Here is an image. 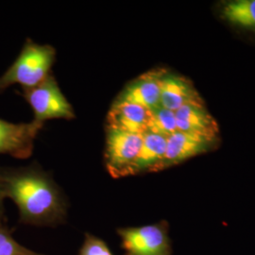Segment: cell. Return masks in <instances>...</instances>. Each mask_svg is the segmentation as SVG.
<instances>
[{"mask_svg": "<svg viewBox=\"0 0 255 255\" xmlns=\"http://www.w3.org/2000/svg\"><path fill=\"white\" fill-rule=\"evenodd\" d=\"M150 111L128 102L114 101L107 116L106 128L144 134L147 131Z\"/></svg>", "mask_w": 255, "mask_h": 255, "instance_id": "cell-8", "label": "cell"}, {"mask_svg": "<svg viewBox=\"0 0 255 255\" xmlns=\"http://www.w3.org/2000/svg\"><path fill=\"white\" fill-rule=\"evenodd\" d=\"M209 142L198 134L177 130L166 138V149L160 170L182 163L205 151Z\"/></svg>", "mask_w": 255, "mask_h": 255, "instance_id": "cell-9", "label": "cell"}, {"mask_svg": "<svg viewBox=\"0 0 255 255\" xmlns=\"http://www.w3.org/2000/svg\"><path fill=\"white\" fill-rule=\"evenodd\" d=\"M178 130L190 132L212 141L219 133L216 120L204 109L203 104H187L175 112Z\"/></svg>", "mask_w": 255, "mask_h": 255, "instance_id": "cell-11", "label": "cell"}, {"mask_svg": "<svg viewBox=\"0 0 255 255\" xmlns=\"http://www.w3.org/2000/svg\"><path fill=\"white\" fill-rule=\"evenodd\" d=\"M34 113V121L44 124L49 119H73V107L65 99L54 77L49 75L35 87L23 89Z\"/></svg>", "mask_w": 255, "mask_h": 255, "instance_id": "cell-4", "label": "cell"}, {"mask_svg": "<svg viewBox=\"0 0 255 255\" xmlns=\"http://www.w3.org/2000/svg\"><path fill=\"white\" fill-rule=\"evenodd\" d=\"M166 149V137L146 131L143 134V143L131 175L143 172L160 171Z\"/></svg>", "mask_w": 255, "mask_h": 255, "instance_id": "cell-12", "label": "cell"}, {"mask_svg": "<svg viewBox=\"0 0 255 255\" xmlns=\"http://www.w3.org/2000/svg\"><path fill=\"white\" fill-rule=\"evenodd\" d=\"M5 198L11 199L19 211V222L33 226L56 227L67 217V201L49 174L31 165L2 169Z\"/></svg>", "mask_w": 255, "mask_h": 255, "instance_id": "cell-1", "label": "cell"}, {"mask_svg": "<svg viewBox=\"0 0 255 255\" xmlns=\"http://www.w3.org/2000/svg\"><path fill=\"white\" fill-rule=\"evenodd\" d=\"M4 199L5 195L3 191V186H2V182H1V168H0V225L4 224Z\"/></svg>", "mask_w": 255, "mask_h": 255, "instance_id": "cell-17", "label": "cell"}, {"mask_svg": "<svg viewBox=\"0 0 255 255\" xmlns=\"http://www.w3.org/2000/svg\"><path fill=\"white\" fill-rule=\"evenodd\" d=\"M0 255H46L35 253L22 246L12 237V232L7 225H0Z\"/></svg>", "mask_w": 255, "mask_h": 255, "instance_id": "cell-15", "label": "cell"}, {"mask_svg": "<svg viewBox=\"0 0 255 255\" xmlns=\"http://www.w3.org/2000/svg\"><path fill=\"white\" fill-rule=\"evenodd\" d=\"M164 72L154 70L143 74L129 82L115 101L133 103L148 111L161 107V82Z\"/></svg>", "mask_w": 255, "mask_h": 255, "instance_id": "cell-7", "label": "cell"}, {"mask_svg": "<svg viewBox=\"0 0 255 255\" xmlns=\"http://www.w3.org/2000/svg\"><path fill=\"white\" fill-rule=\"evenodd\" d=\"M55 58L53 46L39 45L28 39L18 58L0 77V94L13 84H20L23 89L35 87L50 75Z\"/></svg>", "mask_w": 255, "mask_h": 255, "instance_id": "cell-2", "label": "cell"}, {"mask_svg": "<svg viewBox=\"0 0 255 255\" xmlns=\"http://www.w3.org/2000/svg\"><path fill=\"white\" fill-rule=\"evenodd\" d=\"M187 104H202L199 94L188 80L165 71L161 82V106L175 113Z\"/></svg>", "mask_w": 255, "mask_h": 255, "instance_id": "cell-10", "label": "cell"}, {"mask_svg": "<svg viewBox=\"0 0 255 255\" xmlns=\"http://www.w3.org/2000/svg\"><path fill=\"white\" fill-rule=\"evenodd\" d=\"M224 18L238 27L255 29V0H237L222 9Z\"/></svg>", "mask_w": 255, "mask_h": 255, "instance_id": "cell-13", "label": "cell"}, {"mask_svg": "<svg viewBox=\"0 0 255 255\" xmlns=\"http://www.w3.org/2000/svg\"><path fill=\"white\" fill-rule=\"evenodd\" d=\"M143 143V134L106 128L105 165L110 175L119 179L131 176L132 167Z\"/></svg>", "mask_w": 255, "mask_h": 255, "instance_id": "cell-5", "label": "cell"}, {"mask_svg": "<svg viewBox=\"0 0 255 255\" xmlns=\"http://www.w3.org/2000/svg\"><path fill=\"white\" fill-rule=\"evenodd\" d=\"M124 255H172V242L169 237V224L165 220L140 226L119 228Z\"/></svg>", "mask_w": 255, "mask_h": 255, "instance_id": "cell-3", "label": "cell"}, {"mask_svg": "<svg viewBox=\"0 0 255 255\" xmlns=\"http://www.w3.org/2000/svg\"><path fill=\"white\" fill-rule=\"evenodd\" d=\"M43 126L34 120L15 124L0 119V154L27 159L33 151L34 141Z\"/></svg>", "mask_w": 255, "mask_h": 255, "instance_id": "cell-6", "label": "cell"}, {"mask_svg": "<svg viewBox=\"0 0 255 255\" xmlns=\"http://www.w3.org/2000/svg\"><path fill=\"white\" fill-rule=\"evenodd\" d=\"M78 255H114L107 243L100 237L85 233V238Z\"/></svg>", "mask_w": 255, "mask_h": 255, "instance_id": "cell-16", "label": "cell"}, {"mask_svg": "<svg viewBox=\"0 0 255 255\" xmlns=\"http://www.w3.org/2000/svg\"><path fill=\"white\" fill-rule=\"evenodd\" d=\"M177 130L178 128L174 112L164 109L162 106L150 111L147 131L167 138Z\"/></svg>", "mask_w": 255, "mask_h": 255, "instance_id": "cell-14", "label": "cell"}]
</instances>
